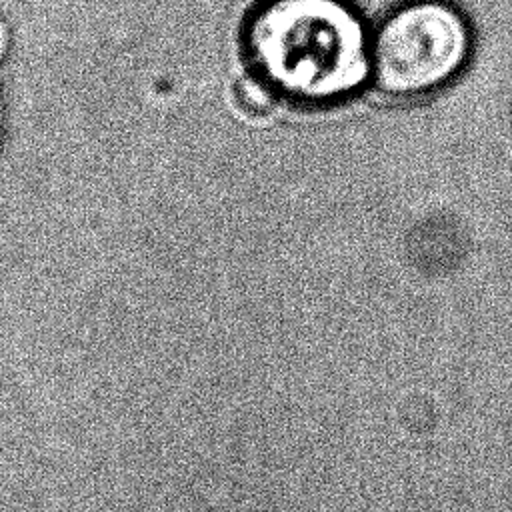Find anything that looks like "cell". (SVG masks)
I'll return each mask as SVG.
<instances>
[{
	"mask_svg": "<svg viewBox=\"0 0 512 512\" xmlns=\"http://www.w3.org/2000/svg\"><path fill=\"white\" fill-rule=\"evenodd\" d=\"M6 48H8V26L0 14V60L4 58L6 54Z\"/></svg>",
	"mask_w": 512,
	"mask_h": 512,
	"instance_id": "277c9868",
	"label": "cell"
},
{
	"mask_svg": "<svg viewBox=\"0 0 512 512\" xmlns=\"http://www.w3.org/2000/svg\"><path fill=\"white\" fill-rule=\"evenodd\" d=\"M236 96H238V104L242 110H246L250 114H264V112L272 110L276 92L264 80H260L258 76H252V78H244L242 82H238Z\"/></svg>",
	"mask_w": 512,
	"mask_h": 512,
	"instance_id": "3957f363",
	"label": "cell"
},
{
	"mask_svg": "<svg viewBox=\"0 0 512 512\" xmlns=\"http://www.w3.org/2000/svg\"><path fill=\"white\" fill-rule=\"evenodd\" d=\"M246 50L260 80L300 102H342L370 82V28L346 0H266Z\"/></svg>",
	"mask_w": 512,
	"mask_h": 512,
	"instance_id": "6da1fadb",
	"label": "cell"
},
{
	"mask_svg": "<svg viewBox=\"0 0 512 512\" xmlns=\"http://www.w3.org/2000/svg\"><path fill=\"white\" fill-rule=\"evenodd\" d=\"M474 30L450 0H404L370 28V84L392 100L444 90L470 66Z\"/></svg>",
	"mask_w": 512,
	"mask_h": 512,
	"instance_id": "7a4b0ae2",
	"label": "cell"
}]
</instances>
